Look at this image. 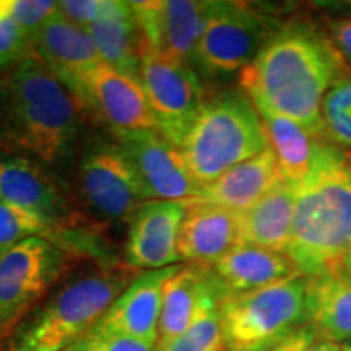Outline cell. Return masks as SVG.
<instances>
[{
	"label": "cell",
	"instance_id": "obj_1",
	"mask_svg": "<svg viewBox=\"0 0 351 351\" xmlns=\"http://www.w3.org/2000/svg\"><path fill=\"white\" fill-rule=\"evenodd\" d=\"M346 72L351 70L326 33L307 21L291 20L276 29L239 73V86L256 109L288 117L313 137L324 138V98Z\"/></svg>",
	"mask_w": 351,
	"mask_h": 351
},
{
	"label": "cell",
	"instance_id": "obj_2",
	"mask_svg": "<svg viewBox=\"0 0 351 351\" xmlns=\"http://www.w3.org/2000/svg\"><path fill=\"white\" fill-rule=\"evenodd\" d=\"M85 114L72 91L38 57L0 72V152L46 166L75 150Z\"/></svg>",
	"mask_w": 351,
	"mask_h": 351
},
{
	"label": "cell",
	"instance_id": "obj_3",
	"mask_svg": "<svg viewBox=\"0 0 351 351\" xmlns=\"http://www.w3.org/2000/svg\"><path fill=\"white\" fill-rule=\"evenodd\" d=\"M296 207L287 256L304 276L335 271L351 249V165L327 140L314 168L295 186Z\"/></svg>",
	"mask_w": 351,
	"mask_h": 351
},
{
	"label": "cell",
	"instance_id": "obj_4",
	"mask_svg": "<svg viewBox=\"0 0 351 351\" xmlns=\"http://www.w3.org/2000/svg\"><path fill=\"white\" fill-rule=\"evenodd\" d=\"M137 270L99 267L59 283L13 330L3 351H65L90 335Z\"/></svg>",
	"mask_w": 351,
	"mask_h": 351
},
{
	"label": "cell",
	"instance_id": "obj_5",
	"mask_svg": "<svg viewBox=\"0 0 351 351\" xmlns=\"http://www.w3.org/2000/svg\"><path fill=\"white\" fill-rule=\"evenodd\" d=\"M178 148L202 189L270 147L252 101L231 90L205 99Z\"/></svg>",
	"mask_w": 351,
	"mask_h": 351
},
{
	"label": "cell",
	"instance_id": "obj_6",
	"mask_svg": "<svg viewBox=\"0 0 351 351\" xmlns=\"http://www.w3.org/2000/svg\"><path fill=\"white\" fill-rule=\"evenodd\" d=\"M307 276L296 275L219 304L226 351H265L307 324Z\"/></svg>",
	"mask_w": 351,
	"mask_h": 351
},
{
	"label": "cell",
	"instance_id": "obj_7",
	"mask_svg": "<svg viewBox=\"0 0 351 351\" xmlns=\"http://www.w3.org/2000/svg\"><path fill=\"white\" fill-rule=\"evenodd\" d=\"M78 261L46 238L0 251V343L54 289Z\"/></svg>",
	"mask_w": 351,
	"mask_h": 351
},
{
	"label": "cell",
	"instance_id": "obj_8",
	"mask_svg": "<svg viewBox=\"0 0 351 351\" xmlns=\"http://www.w3.org/2000/svg\"><path fill=\"white\" fill-rule=\"evenodd\" d=\"M283 23L262 8L244 2H219L199 46L192 67L200 77L225 78L241 73Z\"/></svg>",
	"mask_w": 351,
	"mask_h": 351
},
{
	"label": "cell",
	"instance_id": "obj_9",
	"mask_svg": "<svg viewBox=\"0 0 351 351\" xmlns=\"http://www.w3.org/2000/svg\"><path fill=\"white\" fill-rule=\"evenodd\" d=\"M140 83L158 132L179 147L208 98L199 72L191 64L147 51L140 65Z\"/></svg>",
	"mask_w": 351,
	"mask_h": 351
},
{
	"label": "cell",
	"instance_id": "obj_10",
	"mask_svg": "<svg viewBox=\"0 0 351 351\" xmlns=\"http://www.w3.org/2000/svg\"><path fill=\"white\" fill-rule=\"evenodd\" d=\"M0 200L36 215L57 230L60 247L70 232L91 221L78 212L69 191L46 166L29 158L0 152Z\"/></svg>",
	"mask_w": 351,
	"mask_h": 351
},
{
	"label": "cell",
	"instance_id": "obj_11",
	"mask_svg": "<svg viewBox=\"0 0 351 351\" xmlns=\"http://www.w3.org/2000/svg\"><path fill=\"white\" fill-rule=\"evenodd\" d=\"M83 114L116 132L158 130L142 83L103 60L64 80Z\"/></svg>",
	"mask_w": 351,
	"mask_h": 351
},
{
	"label": "cell",
	"instance_id": "obj_12",
	"mask_svg": "<svg viewBox=\"0 0 351 351\" xmlns=\"http://www.w3.org/2000/svg\"><path fill=\"white\" fill-rule=\"evenodd\" d=\"M78 191L104 221H130L148 195L137 171L114 142L95 143L78 163Z\"/></svg>",
	"mask_w": 351,
	"mask_h": 351
},
{
	"label": "cell",
	"instance_id": "obj_13",
	"mask_svg": "<svg viewBox=\"0 0 351 351\" xmlns=\"http://www.w3.org/2000/svg\"><path fill=\"white\" fill-rule=\"evenodd\" d=\"M129 5L143 34L145 52L155 51L192 65L219 0H140Z\"/></svg>",
	"mask_w": 351,
	"mask_h": 351
},
{
	"label": "cell",
	"instance_id": "obj_14",
	"mask_svg": "<svg viewBox=\"0 0 351 351\" xmlns=\"http://www.w3.org/2000/svg\"><path fill=\"white\" fill-rule=\"evenodd\" d=\"M112 142L137 171L150 200L191 202L200 186L192 179L179 148L158 130L116 132Z\"/></svg>",
	"mask_w": 351,
	"mask_h": 351
},
{
	"label": "cell",
	"instance_id": "obj_15",
	"mask_svg": "<svg viewBox=\"0 0 351 351\" xmlns=\"http://www.w3.org/2000/svg\"><path fill=\"white\" fill-rule=\"evenodd\" d=\"M186 202L148 200L130 218L124 263L132 270H161L179 261L178 243Z\"/></svg>",
	"mask_w": 351,
	"mask_h": 351
},
{
	"label": "cell",
	"instance_id": "obj_16",
	"mask_svg": "<svg viewBox=\"0 0 351 351\" xmlns=\"http://www.w3.org/2000/svg\"><path fill=\"white\" fill-rule=\"evenodd\" d=\"M225 298L228 293L210 265H178L163 289L156 350L182 335L202 313L218 307Z\"/></svg>",
	"mask_w": 351,
	"mask_h": 351
},
{
	"label": "cell",
	"instance_id": "obj_17",
	"mask_svg": "<svg viewBox=\"0 0 351 351\" xmlns=\"http://www.w3.org/2000/svg\"><path fill=\"white\" fill-rule=\"evenodd\" d=\"M176 269L178 265L138 274L99 319L93 332L129 337L156 346L163 289Z\"/></svg>",
	"mask_w": 351,
	"mask_h": 351
},
{
	"label": "cell",
	"instance_id": "obj_18",
	"mask_svg": "<svg viewBox=\"0 0 351 351\" xmlns=\"http://www.w3.org/2000/svg\"><path fill=\"white\" fill-rule=\"evenodd\" d=\"M241 245V213L194 199L186 202L179 231V261L212 265Z\"/></svg>",
	"mask_w": 351,
	"mask_h": 351
},
{
	"label": "cell",
	"instance_id": "obj_19",
	"mask_svg": "<svg viewBox=\"0 0 351 351\" xmlns=\"http://www.w3.org/2000/svg\"><path fill=\"white\" fill-rule=\"evenodd\" d=\"M86 32L103 62L140 82L145 41L129 2L103 0L99 15Z\"/></svg>",
	"mask_w": 351,
	"mask_h": 351
},
{
	"label": "cell",
	"instance_id": "obj_20",
	"mask_svg": "<svg viewBox=\"0 0 351 351\" xmlns=\"http://www.w3.org/2000/svg\"><path fill=\"white\" fill-rule=\"evenodd\" d=\"M283 181L275 153L267 148L202 187L197 199L243 213Z\"/></svg>",
	"mask_w": 351,
	"mask_h": 351
},
{
	"label": "cell",
	"instance_id": "obj_21",
	"mask_svg": "<svg viewBox=\"0 0 351 351\" xmlns=\"http://www.w3.org/2000/svg\"><path fill=\"white\" fill-rule=\"evenodd\" d=\"M228 296L243 295L301 275L287 254L241 244L210 265Z\"/></svg>",
	"mask_w": 351,
	"mask_h": 351
},
{
	"label": "cell",
	"instance_id": "obj_22",
	"mask_svg": "<svg viewBox=\"0 0 351 351\" xmlns=\"http://www.w3.org/2000/svg\"><path fill=\"white\" fill-rule=\"evenodd\" d=\"M33 56L62 82L101 60L90 33L64 19L59 12L34 36Z\"/></svg>",
	"mask_w": 351,
	"mask_h": 351
},
{
	"label": "cell",
	"instance_id": "obj_23",
	"mask_svg": "<svg viewBox=\"0 0 351 351\" xmlns=\"http://www.w3.org/2000/svg\"><path fill=\"white\" fill-rule=\"evenodd\" d=\"M307 326L335 343L351 341V278L340 271L307 276Z\"/></svg>",
	"mask_w": 351,
	"mask_h": 351
},
{
	"label": "cell",
	"instance_id": "obj_24",
	"mask_svg": "<svg viewBox=\"0 0 351 351\" xmlns=\"http://www.w3.org/2000/svg\"><path fill=\"white\" fill-rule=\"evenodd\" d=\"M296 189L280 182L257 204L241 213V244L287 254L291 241Z\"/></svg>",
	"mask_w": 351,
	"mask_h": 351
},
{
	"label": "cell",
	"instance_id": "obj_25",
	"mask_svg": "<svg viewBox=\"0 0 351 351\" xmlns=\"http://www.w3.org/2000/svg\"><path fill=\"white\" fill-rule=\"evenodd\" d=\"M270 150L275 153L276 163L283 179L293 186L304 181L314 168L320 143L326 138L313 137L295 121L269 111L257 109Z\"/></svg>",
	"mask_w": 351,
	"mask_h": 351
},
{
	"label": "cell",
	"instance_id": "obj_26",
	"mask_svg": "<svg viewBox=\"0 0 351 351\" xmlns=\"http://www.w3.org/2000/svg\"><path fill=\"white\" fill-rule=\"evenodd\" d=\"M322 137L351 148V72L333 83L322 103Z\"/></svg>",
	"mask_w": 351,
	"mask_h": 351
},
{
	"label": "cell",
	"instance_id": "obj_27",
	"mask_svg": "<svg viewBox=\"0 0 351 351\" xmlns=\"http://www.w3.org/2000/svg\"><path fill=\"white\" fill-rule=\"evenodd\" d=\"M34 236L56 243L57 230L36 215L0 200V251Z\"/></svg>",
	"mask_w": 351,
	"mask_h": 351
},
{
	"label": "cell",
	"instance_id": "obj_28",
	"mask_svg": "<svg viewBox=\"0 0 351 351\" xmlns=\"http://www.w3.org/2000/svg\"><path fill=\"white\" fill-rule=\"evenodd\" d=\"M156 351H226L219 306L202 313L182 335Z\"/></svg>",
	"mask_w": 351,
	"mask_h": 351
},
{
	"label": "cell",
	"instance_id": "obj_29",
	"mask_svg": "<svg viewBox=\"0 0 351 351\" xmlns=\"http://www.w3.org/2000/svg\"><path fill=\"white\" fill-rule=\"evenodd\" d=\"M33 56V39L12 19L10 0H0V72Z\"/></svg>",
	"mask_w": 351,
	"mask_h": 351
},
{
	"label": "cell",
	"instance_id": "obj_30",
	"mask_svg": "<svg viewBox=\"0 0 351 351\" xmlns=\"http://www.w3.org/2000/svg\"><path fill=\"white\" fill-rule=\"evenodd\" d=\"M59 12L57 2L47 0H10L12 19L25 29L29 38L41 32L44 25Z\"/></svg>",
	"mask_w": 351,
	"mask_h": 351
},
{
	"label": "cell",
	"instance_id": "obj_31",
	"mask_svg": "<svg viewBox=\"0 0 351 351\" xmlns=\"http://www.w3.org/2000/svg\"><path fill=\"white\" fill-rule=\"evenodd\" d=\"M73 351H156V346L145 341L121 335L95 333L85 337L80 343L72 346Z\"/></svg>",
	"mask_w": 351,
	"mask_h": 351
},
{
	"label": "cell",
	"instance_id": "obj_32",
	"mask_svg": "<svg viewBox=\"0 0 351 351\" xmlns=\"http://www.w3.org/2000/svg\"><path fill=\"white\" fill-rule=\"evenodd\" d=\"M324 33L340 59L343 60L346 69L351 70V12L328 19Z\"/></svg>",
	"mask_w": 351,
	"mask_h": 351
},
{
	"label": "cell",
	"instance_id": "obj_33",
	"mask_svg": "<svg viewBox=\"0 0 351 351\" xmlns=\"http://www.w3.org/2000/svg\"><path fill=\"white\" fill-rule=\"evenodd\" d=\"M103 0H62L57 2L59 13L73 25L88 28L99 15Z\"/></svg>",
	"mask_w": 351,
	"mask_h": 351
},
{
	"label": "cell",
	"instance_id": "obj_34",
	"mask_svg": "<svg viewBox=\"0 0 351 351\" xmlns=\"http://www.w3.org/2000/svg\"><path fill=\"white\" fill-rule=\"evenodd\" d=\"M314 339L315 332L313 330V327L306 324V326H302L298 328V330L289 333L288 337H285V339L280 340L278 343L271 345L270 348H267L265 351H307Z\"/></svg>",
	"mask_w": 351,
	"mask_h": 351
},
{
	"label": "cell",
	"instance_id": "obj_35",
	"mask_svg": "<svg viewBox=\"0 0 351 351\" xmlns=\"http://www.w3.org/2000/svg\"><path fill=\"white\" fill-rule=\"evenodd\" d=\"M307 351H341V345L335 343V341L320 339V337L315 335V339L309 345Z\"/></svg>",
	"mask_w": 351,
	"mask_h": 351
},
{
	"label": "cell",
	"instance_id": "obj_36",
	"mask_svg": "<svg viewBox=\"0 0 351 351\" xmlns=\"http://www.w3.org/2000/svg\"><path fill=\"white\" fill-rule=\"evenodd\" d=\"M337 271H340V274H343L351 278V249L341 257L339 267H337Z\"/></svg>",
	"mask_w": 351,
	"mask_h": 351
},
{
	"label": "cell",
	"instance_id": "obj_37",
	"mask_svg": "<svg viewBox=\"0 0 351 351\" xmlns=\"http://www.w3.org/2000/svg\"><path fill=\"white\" fill-rule=\"evenodd\" d=\"M341 351H351V341H348V343L341 345Z\"/></svg>",
	"mask_w": 351,
	"mask_h": 351
},
{
	"label": "cell",
	"instance_id": "obj_38",
	"mask_svg": "<svg viewBox=\"0 0 351 351\" xmlns=\"http://www.w3.org/2000/svg\"><path fill=\"white\" fill-rule=\"evenodd\" d=\"M346 155H348V161H350V165H351V153H346Z\"/></svg>",
	"mask_w": 351,
	"mask_h": 351
},
{
	"label": "cell",
	"instance_id": "obj_39",
	"mask_svg": "<svg viewBox=\"0 0 351 351\" xmlns=\"http://www.w3.org/2000/svg\"><path fill=\"white\" fill-rule=\"evenodd\" d=\"M65 351H73V350H72V348H69V350H65Z\"/></svg>",
	"mask_w": 351,
	"mask_h": 351
}]
</instances>
